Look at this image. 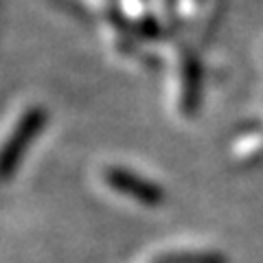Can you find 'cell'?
Segmentation results:
<instances>
[{"label": "cell", "mask_w": 263, "mask_h": 263, "mask_svg": "<svg viewBox=\"0 0 263 263\" xmlns=\"http://www.w3.org/2000/svg\"><path fill=\"white\" fill-rule=\"evenodd\" d=\"M108 180L114 189H119V191L136 197V200H141V202H158L160 200V191H156V189L149 182H145V180L134 178L129 171L114 169V171H110Z\"/></svg>", "instance_id": "2"}, {"label": "cell", "mask_w": 263, "mask_h": 263, "mask_svg": "<svg viewBox=\"0 0 263 263\" xmlns=\"http://www.w3.org/2000/svg\"><path fill=\"white\" fill-rule=\"evenodd\" d=\"M44 123V112L42 110H31L27 117L20 121L18 129L11 134L9 143L5 145V149L0 152V178H7L11 174V169L15 167V162L20 160V156L24 152V147L29 145V138L33 134H37V129Z\"/></svg>", "instance_id": "1"}]
</instances>
